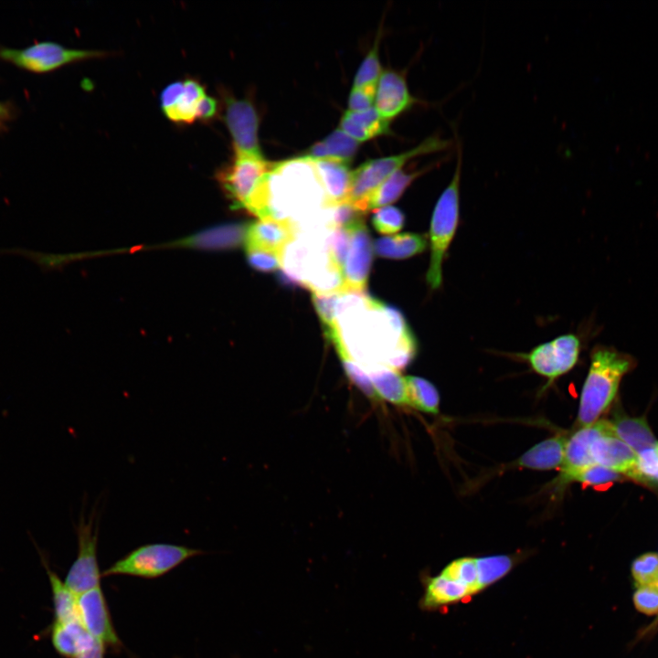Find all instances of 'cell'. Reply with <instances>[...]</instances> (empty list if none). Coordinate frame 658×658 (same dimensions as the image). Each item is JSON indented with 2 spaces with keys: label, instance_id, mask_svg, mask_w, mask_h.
<instances>
[{
  "label": "cell",
  "instance_id": "cb8c5ba5",
  "mask_svg": "<svg viewBox=\"0 0 658 658\" xmlns=\"http://www.w3.org/2000/svg\"><path fill=\"white\" fill-rule=\"evenodd\" d=\"M427 244L425 235L404 233L377 239L375 251L378 256L388 259H406L421 253Z\"/></svg>",
  "mask_w": 658,
  "mask_h": 658
},
{
  "label": "cell",
  "instance_id": "f1b7e54d",
  "mask_svg": "<svg viewBox=\"0 0 658 658\" xmlns=\"http://www.w3.org/2000/svg\"><path fill=\"white\" fill-rule=\"evenodd\" d=\"M205 95L204 87L197 80H185L183 91L175 107L166 114L167 118L178 123L193 122L197 103Z\"/></svg>",
  "mask_w": 658,
  "mask_h": 658
},
{
  "label": "cell",
  "instance_id": "9a60e30c",
  "mask_svg": "<svg viewBox=\"0 0 658 658\" xmlns=\"http://www.w3.org/2000/svg\"><path fill=\"white\" fill-rule=\"evenodd\" d=\"M591 456L594 464L639 481L637 454L614 433L598 438L592 444Z\"/></svg>",
  "mask_w": 658,
  "mask_h": 658
},
{
  "label": "cell",
  "instance_id": "e575fe53",
  "mask_svg": "<svg viewBox=\"0 0 658 658\" xmlns=\"http://www.w3.org/2000/svg\"><path fill=\"white\" fill-rule=\"evenodd\" d=\"M331 261L343 271L349 248V232L343 228H331L324 242Z\"/></svg>",
  "mask_w": 658,
  "mask_h": 658
},
{
  "label": "cell",
  "instance_id": "f546056e",
  "mask_svg": "<svg viewBox=\"0 0 658 658\" xmlns=\"http://www.w3.org/2000/svg\"><path fill=\"white\" fill-rule=\"evenodd\" d=\"M342 293L313 292L312 299L318 313L324 334L330 342L341 335L336 319L337 303Z\"/></svg>",
  "mask_w": 658,
  "mask_h": 658
},
{
  "label": "cell",
  "instance_id": "d6a6232c",
  "mask_svg": "<svg viewBox=\"0 0 658 658\" xmlns=\"http://www.w3.org/2000/svg\"><path fill=\"white\" fill-rule=\"evenodd\" d=\"M378 39L379 37H377L373 47L360 64L354 80L353 88L377 89V82L382 74L378 56Z\"/></svg>",
  "mask_w": 658,
  "mask_h": 658
},
{
  "label": "cell",
  "instance_id": "30bf717a",
  "mask_svg": "<svg viewBox=\"0 0 658 658\" xmlns=\"http://www.w3.org/2000/svg\"><path fill=\"white\" fill-rule=\"evenodd\" d=\"M345 229L349 232V248L343 268L344 293L364 292L372 261V242L364 220Z\"/></svg>",
  "mask_w": 658,
  "mask_h": 658
},
{
  "label": "cell",
  "instance_id": "ffe728a7",
  "mask_svg": "<svg viewBox=\"0 0 658 658\" xmlns=\"http://www.w3.org/2000/svg\"><path fill=\"white\" fill-rule=\"evenodd\" d=\"M79 619L55 621L51 630V642L56 651L66 658H77L94 641Z\"/></svg>",
  "mask_w": 658,
  "mask_h": 658
},
{
  "label": "cell",
  "instance_id": "603a6c76",
  "mask_svg": "<svg viewBox=\"0 0 658 658\" xmlns=\"http://www.w3.org/2000/svg\"><path fill=\"white\" fill-rule=\"evenodd\" d=\"M357 148V141L337 129L312 145L302 156L313 159L333 158L350 163Z\"/></svg>",
  "mask_w": 658,
  "mask_h": 658
},
{
  "label": "cell",
  "instance_id": "83f0119b",
  "mask_svg": "<svg viewBox=\"0 0 658 658\" xmlns=\"http://www.w3.org/2000/svg\"><path fill=\"white\" fill-rule=\"evenodd\" d=\"M409 406L431 414L439 412L440 396L430 381L419 377H406Z\"/></svg>",
  "mask_w": 658,
  "mask_h": 658
},
{
  "label": "cell",
  "instance_id": "7402d4cb",
  "mask_svg": "<svg viewBox=\"0 0 658 658\" xmlns=\"http://www.w3.org/2000/svg\"><path fill=\"white\" fill-rule=\"evenodd\" d=\"M470 594L471 591L465 586L440 573L427 579L421 606L432 609L458 601Z\"/></svg>",
  "mask_w": 658,
  "mask_h": 658
},
{
  "label": "cell",
  "instance_id": "484cf974",
  "mask_svg": "<svg viewBox=\"0 0 658 658\" xmlns=\"http://www.w3.org/2000/svg\"><path fill=\"white\" fill-rule=\"evenodd\" d=\"M247 228L242 224L217 227L193 237L189 243L205 249L233 248L245 241Z\"/></svg>",
  "mask_w": 658,
  "mask_h": 658
},
{
  "label": "cell",
  "instance_id": "ab89813d",
  "mask_svg": "<svg viewBox=\"0 0 658 658\" xmlns=\"http://www.w3.org/2000/svg\"><path fill=\"white\" fill-rule=\"evenodd\" d=\"M376 90L373 88H353L348 99V111L360 112L372 108Z\"/></svg>",
  "mask_w": 658,
  "mask_h": 658
},
{
  "label": "cell",
  "instance_id": "4fadbf2b",
  "mask_svg": "<svg viewBox=\"0 0 658 658\" xmlns=\"http://www.w3.org/2000/svg\"><path fill=\"white\" fill-rule=\"evenodd\" d=\"M416 99L410 94L405 77L394 70H385L377 82L375 109L378 114L390 120L410 109Z\"/></svg>",
  "mask_w": 658,
  "mask_h": 658
},
{
  "label": "cell",
  "instance_id": "d6986e66",
  "mask_svg": "<svg viewBox=\"0 0 658 658\" xmlns=\"http://www.w3.org/2000/svg\"><path fill=\"white\" fill-rule=\"evenodd\" d=\"M610 422L615 436L636 454L658 443L644 417H630L619 413Z\"/></svg>",
  "mask_w": 658,
  "mask_h": 658
},
{
  "label": "cell",
  "instance_id": "60d3db41",
  "mask_svg": "<svg viewBox=\"0 0 658 658\" xmlns=\"http://www.w3.org/2000/svg\"><path fill=\"white\" fill-rule=\"evenodd\" d=\"M184 88V81L168 85L161 93V107L166 115L176 104Z\"/></svg>",
  "mask_w": 658,
  "mask_h": 658
},
{
  "label": "cell",
  "instance_id": "9c48e42d",
  "mask_svg": "<svg viewBox=\"0 0 658 658\" xmlns=\"http://www.w3.org/2000/svg\"><path fill=\"white\" fill-rule=\"evenodd\" d=\"M224 118L231 134L234 150L244 154L263 157L258 139L259 119L253 104L245 99H237L224 93Z\"/></svg>",
  "mask_w": 658,
  "mask_h": 658
},
{
  "label": "cell",
  "instance_id": "8fae6325",
  "mask_svg": "<svg viewBox=\"0 0 658 658\" xmlns=\"http://www.w3.org/2000/svg\"><path fill=\"white\" fill-rule=\"evenodd\" d=\"M77 606L79 620L93 639L105 647L122 646L101 586L79 595Z\"/></svg>",
  "mask_w": 658,
  "mask_h": 658
},
{
  "label": "cell",
  "instance_id": "2e32d148",
  "mask_svg": "<svg viewBox=\"0 0 658 658\" xmlns=\"http://www.w3.org/2000/svg\"><path fill=\"white\" fill-rule=\"evenodd\" d=\"M294 230L291 221L263 218L247 228L246 249H257L283 254L285 248L293 240Z\"/></svg>",
  "mask_w": 658,
  "mask_h": 658
},
{
  "label": "cell",
  "instance_id": "ba28073f",
  "mask_svg": "<svg viewBox=\"0 0 658 658\" xmlns=\"http://www.w3.org/2000/svg\"><path fill=\"white\" fill-rule=\"evenodd\" d=\"M579 351V339L575 334H568L539 345L522 356L534 371L552 382L574 367Z\"/></svg>",
  "mask_w": 658,
  "mask_h": 658
},
{
  "label": "cell",
  "instance_id": "d4e9b609",
  "mask_svg": "<svg viewBox=\"0 0 658 658\" xmlns=\"http://www.w3.org/2000/svg\"><path fill=\"white\" fill-rule=\"evenodd\" d=\"M439 164L440 162L415 172H405L402 168L396 171L370 196L366 206L367 210L396 201L419 175Z\"/></svg>",
  "mask_w": 658,
  "mask_h": 658
},
{
  "label": "cell",
  "instance_id": "8992f818",
  "mask_svg": "<svg viewBox=\"0 0 658 658\" xmlns=\"http://www.w3.org/2000/svg\"><path fill=\"white\" fill-rule=\"evenodd\" d=\"M0 56L24 69L46 72L71 62L101 58L104 53L69 49L56 43L45 42L21 50L4 48L0 50Z\"/></svg>",
  "mask_w": 658,
  "mask_h": 658
},
{
  "label": "cell",
  "instance_id": "f35d334b",
  "mask_svg": "<svg viewBox=\"0 0 658 658\" xmlns=\"http://www.w3.org/2000/svg\"><path fill=\"white\" fill-rule=\"evenodd\" d=\"M635 607L647 615L658 613V585L637 587L633 595Z\"/></svg>",
  "mask_w": 658,
  "mask_h": 658
},
{
  "label": "cell",
  "instance_id": "3957f363",
  "mask_svg": "<svg viewBox=\"0 0 658 658\" xmlns=\"http://www.w3.org/2000/svg\"><path fill=\"white\" fill-rule=\"evenodd\" d=\"M451 142L432 135L416 147L399 154L369 160L352 171V180L346 202L363 213L367 211V201L377 188L393 173L402 168L410 159L419 155L447 150Z\"/></svg>",
  "mask_w": 658,
  "mask_h": 658
},
{
  "label": "cell",
  "instance_id": "6da1fadb",
  "mask_svg": "<svg viewBox=\"0 0 658 658\" xmlns=\"http://www.w3.org/2000/svg\"><path fill=\"white\" fill-rule=\"evenodd\" d=\"M636 366L635 358L612 346L598 345L580 393L577 421L585 427L593 424L613 402L623 377Z\"/></svg>",
  "mask_w": 658,
  "mask_h": 658
},
{
  "label": "cell",
  "instance_id": "b9f144b4",
  "mask_svg": "<svg viewBox=\"0 0 658 658\" xmlns=\"http://www.w3.org/2000/svg\"><path fill=\"white\" fill-rule=\"evenodd\" d=\"M218 111V102L210 96L205 95L197 103L196 119L207 121L212 119Z\"/></svg>",
  "mask_w": 658,
  "mask_h": 658
},
{
  "label": "cell",
  "instance_id": "7bdbcfd3",
  "mask_svg": "<svg viewBox=\"0 0 658 658\" xmlns=\"http://www.w3.org/2000/svg\"><path fill=\"white\" fill-rule=\"evenodd\" d=\"M105 646L94 640L77 658H104Z\"/></svg>",
  "mask_w": 658,
  "mask_h": 658
},
{
  "label": "cell",
  "instance_id": "52a82bcc",
  "mask_svg": "<svg viewBox=\"0 0 658 658\" xmlns=\"http://www.w3.org/2000/svg\"><path fill=\"white\" fill-rule=\"evenodd\" d=\"M275 164L263 157L235 153L233 161L218 173V180L234 206L244 207L259 181Z\"/></svg>",
  "mask_w": 658,
  "mask_h": 658
},
{
  "label": "cell",
  "instance_id": "5b68a950",
  "mask_svg": "<svg viewBox=\"0 0 658 658\" xmlns=\"http://www.w3.org/2000/svg\"><path fill=\"white\" fill-rule=\"evenodd\" d=\"M96 515V510H93L88 519L81 515L76 527L78 554L68 571L65 583L77 596L101 586L102 576L97 557L99 525Z\"/></svg>",
  "mask_w": 658,
  "mask_h": 658
},
{
  "label": "cell",
  "instance_id": "e0dca14e",
  "mask_svg": "<svg viewBox=\"0 0 658 658\" xmlns=\"http://www.w3.org/2000/svg\"><path fill=\"white\" fill-rule=\"evenodd\" d=\"M362 370L370 380L375 399L409 406L406 377H402L399 371L382 365L372 366Z\"/></svg>",
  "mask_w": 658,
  "mask_h": 658
},
{
  "label": "cell",
  "instance_id": "277c9868",
  "mask_svg": "<svg viewBox=\"0 0 658 658\" xmlns=\"http://www.w3.org/2000/svg\"><path fill=\"white\" fill-rule=\"evenodd\" d=\"M201 549L169 543H150L140 546L115 561L101 576H133L156 578L170 572L186 560L203 555Z\"/></svg>",
  "mask_w": 658,
  "mask_h": 658
},
{
  "label": "cell",
  "instance_id": "ee69618b",
  "mask_svg": "<svg viewBox=\"0 0 658 658\" xmlns=\"http://www.w3.org/2000/svg\"><path fill=\"white\" fill-rule=\"evenodd\" d=\"M7 117L6 108L0 104V122H2Z\"/></svg>",
  "mask_w": 658,
  "mask_h": 658
},
{
  "label": "cell",
  "instance_id": "ac0fdd59",
  "mask_svg": "<svg viewBox=\"0 0 658 658\" xmlns=\"http://www.w3.org/2000/svg\"><path fill=\"white\" fill-rule=\"evenodd\" d=\"M568 439L563 434L546 439L522 454L515 463L532 470L561 468Z\"/></svg>",
  "mask_w": 658,
  "mask_h": 658
},
{
  "label": "cell",
  "instance_id": "1f68e13d",
  "mask_svg": "<svg viewBox=\"0 0 658 658\" xmlns=\"http://www.w3.org/2000/svg\"><path fill=\"white\" fill-rule=\"evenodd\" d=\"M481 589L504 577L512 568L513 560L508 556H489L476 558Z\"/></svg>",
  "mask_w": 658,
  "mask_h": 658
},
{
  "label": "cell",
  "instance_id": "836d02e7",
  "mask_svg": "<svg viewBox=\"0 0 658 658\" xmlns=\"http://www.w3.org/2000/svg\"><path fill=\"white\" fill-rule=\"evenodd\" d=\"M631 574L637 587L658 585V554L649 552L635 558Z\"/></svg>",
  "mask_w": 658,
  "mask_h": 658
},
{
  "label": "cell",
  "instance_id": "8d00e7d4",
  "mask_svg": "<svg viewBox=\"0 0 658 658\" xmlns=\"http://www.w3.org/2000/svg\"><path fill=\"white\" fill-rule=\"evenodd\" d=\"M405 222L403 212L396 207L386 206L374 212L372 224L381 234H394L399 231Z\"/></svg>",
  "mask_w": 658,
  "mask_h": 658
},
{
  "label": "cell",
  "instance_id": "44dd1931",
  "mask_svg": "<svg viewBox=\"0 0 658 658\" xmlns=\"http://www.w3.org/2000/svg\"><path fill=\"white\" fill-rule=\"evenodd\" d=\"M341 130L356 141L364 142L389 133V121L382 118L375 107L360 112L347 111L340 122Z\"/></svg>",
  "mask_w": 658,
  "mask_h": 658
},
{
  "label": "cell",
  "instance_id": "d590c367",
  "mask_svg": "<svg viewBox=\"0 0 658 658\" xmlns=\"http://www.w3.org/2000/svg\"><path fill=\"white\" fill-rule=\"evenodd\" d=\"M621 474L600 464L589 465L573 474L568 482H578L585 485L600 486L614 483Z\"/></svg>",
  "mask_w": 658,
  "mask_h": 658
},
{
  "label": "cell",
  "instance_id": "7c38bea8",
  "mask_svg": "<svg viewBox=\"0 0 658 658\" xmlns=\"http://www.w3.org/2000/svg\"><path fill=\"white\" fill-rule=\"evenodd\" d=\"M612 433L614 432L610 420L600 419L574 432L566 444L559 483H568L573 474L594 464L591 456L592 444L598 438Z\"/></svg>",
  "mask_w": 658,
  "mask_h": 658
},
{
  "label": "cell",
  "instance_id": "5bb4252c",
  "mask_svg": "<svg viewBox=\"0 0 658 658\" xmlns=\"http://www.w3.org/2000/svg\"><path fill=\"white\" fill-rule=\"evenodd\" d=\"M310 159L324 192V207L331 208L346 202L352 180L350 163L333 158Z\"/></svg>",
  "mask_w": 658,
  "mask_h": 658
},
{
  "label": "cell",
  "instance_id": "7a4b0ae2",
  "mask_svg": "<svg viewBox=\"0 0 658 658\" xmlns=\"http://www.w3.org/2000/svg\"><path fill=\"white\" fill-rule=\"evenodd\" d=\"M462 165V152L458 143L454 173L437 200L430 221V260L426 281L432 290L440 288L442 283L443 259L458 226Z\"/></svg>",
  "mask_w": 658,
  "mask_h": 658
},
{
  "label": "cell",
  "instance_id": "74e56055",
  "mask_svg": "<svg viewBox=\"0 0 658 658\" xmlns=\"http://www.w3.org/2000/svg\"><path fill=\"white\" fill-rule=\"evenodd\" d=\"M281 253L257 249H248L247 257L249 265L260 271H276L282 264Z\"/></svg>",
  "mask_w": 658,
  "mask_h": 658
},
{
  "label": "cell",
  "instance_id": "f6af8a7d",
  "mask_svg": "<svg viewBox=\"0 0 658 658\" xmlns=\"http://www.w3.org/2000/svg\"><path fill=\"white\" fill-rule=\"evenodd\" d=\"M656 451H657V452H658V443H657V445H656Z\"/></svg>",
  "mask_w": 658,
  "mask_h": 658
},
{
  "label": "cell",
  "instance_id": "4316f807",
  "mask_svg": "<svg viewBox=\"0 0 658 658\" xmlns=\"http://www.w3.org/2000/svg\"><path fill=\"white\" fill-rule=\"evenodd\" d=\"M48 575L52 590L55 621L65 622L79 619L78 596L48 568Z\"/></svg>",
  "mask_w": 658,
  "mask_h": 658
},
{
  "label": "cell",
  "instance_id": "4dcf8cb0",
  "mask_svg": "<svg viewBox=\"0 0 658 658\" xmlns=\"http://www.w3.org/2000/svg\"><path fill=\"white\" fill-rule=\"evenodd\" d=\"M448 578L465 586L471 593L481 590L479 575L474 557H462L450 563L441 572Z\"/></svg>",
  "mask_w": 658,
  "mask_h": 658
}]
</instances>
